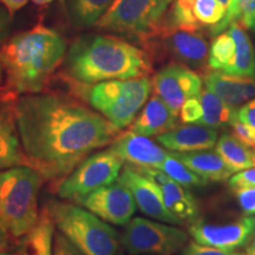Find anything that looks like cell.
<instances>
[{
  "label": "cell",
  "mask_w": 255,
  "mask_h": 255,
  "mask_svg": "<svg viewBox=\"0 0 255 255\" xmlns=\"http://www.w3.org/2000/svg\"><path fill=\"white\" fill-rule=\"evenodd\" d=\"M15 117L27 165L50 182H62L122 131L77 98L57 92L19 96Z\"/></svg>",
  "instance_id": "cell-1"
},
{
  "label": "cell",
  "mask_w": 255,
  "mask_h": 255,
  "mask_svg": "<svg viewBox=\"0 0 255 255\" xmlns=\"http://www.w3.org/2000/svg\"><path fill=\"white\" fill-rule=\"evenodd\" d=\"M65 56L64 38L41 23L8 37L0 45L5 90L17 96L44 92Z\"/></svg>",
  "instance_id": "cell-2"
},
{
  "label": "cell",
  "mask_w": 255,
  "mask_h": 255,
  "mask_svg": "<svg viewBox=\"0 0 255 255\" xmlns=\"http://www.w3.org/2000/svg\"><path fill=\"white\" fill-rule=\"evenodd\" d=\"M66 71L79 84L113 79L149 77L152 59L148 51L110 34L78 37L66 53Z\"/></svg>",
  "instance_id": "cell-3"
},
{
  "label": "cell",
  "mask_w": 255,
  "mask_h": 255,
  "mask_svg": "<svg viewBox=\"0 0 255 255\" xmlns=\"http://www.w3.org/2000/svg\"><path fill=\"white\" fill-rule=\"evenodd\" d=\"M44 178L28 165L1 171L0 231L9 241L20 240L39 219L38 197Z\"/></svg>",
  "instance_id": "cell-4"
},
{
  "label": "cell",
  "mask_w": 255,
  "mask_h": 255,
  "mask_svg": "<svg viewBox=\"0 0 255 255\" xmlns=\"http://www.w3.org/2000/svg\"><path fill=\"white\" fill-rule=\"evenodd\" d=\"M50 212L56 227L84 255H116L121 235L94 213L73 203H53Z\"/></svg>",
  "instance_id": "cell-5"
},
{
  "label": "cell",
  "mask_w": 255,
  "mask_h": 255,
  "mask_svg": "<svg viewBox=\"0 0 255 255\" xmlns=\"http://www.w3.org/2000/svg\"><path fill=\"white\" fill-rule=\"evenodd\" d=\"M152 90V79L139 77L101 82L78 90V94L84 96L92 109L122 130L135 121Z\"/></svg>",
  "instance_id": "cell-6"
},
{
  "label": "cell",
  "mask_w": 255,
  "mask_h": 255,
  "mask_svg": "<svg viewBox=\"0 0 255 255\" xmlns=\"http://www.w3.org/2000/svg\"><path fill=\"white\" fill-rule=\"evenodd\" d=\"M173 2L174 0H115L95 27L148 45Z\"/></svg>",
  "instance_id": "cell-7"
},
{
  "label": "cell",
  "mask_w": 255,
  "mask_h": 255,
  "mask_svg": "<svg viewBox=\"0 0 255 255\" xmlns=\"http://www.w3.org/2000/svg\"><path fill=\"white\" fill-rule=\"evenodd\" d=\"M124 159L113 146L88 156L57 186L60 199L81 205L82 201L119 180Z\"/></svg>",
  "instance_id": "cell-8"
},
{
  "label": "cell",
  "mask_w": 255,
  "mask_h": 255,
  "mask_svg": "<svg viewBox=\"0 0 255 255\" xmlns=\"http://www.w3.org/2000/svg\"><path fill=\"white\" fill-rule=\"evenodd\" d=\"M189 235L169 223L132 218L121 234V245L129 255H175L183 251Z\"/></svg>",
  "instance_id": "cell-9"
},
{
  "label": "cell",
  "mask_w": 255,
  "mask_h": 255,
  "mask_svg": "<svg viewBox=\"0 0 255 255\" xmlns=\"http://www.w3.org/2000/svg\"><path fill=\"white\" fill-rule=\"evenodd\" d=\"M156 40L161 43L164 52L175 62L194 71H205L208 65L209 45L205 31L171 26L163 20L149 44Z\"/></svg>",
  "instance_id": "cell-10"
},
{
  "label": "cell",
  "mask_w": 255,
  "mask_h": 255,
  "mask_svg": "<svg viewBox=\"0 0 255 255\" xmlns=\"http://www.w3.org/2000/svg\"><path fill=\"white\" fill-rule=\"evenodd\" d=\"M189 235L197 244L234 252L247 246L255 235V216H244L231 222H207L195 220Z\"/></svg>",
  "instance_id": "cell-11"
},
{
  "label": "cell",
  "mask_w": 255,
  "mask_h": 255,
  "mask_svg": "<svg viewBox=\"0 0 255 255\" xmlns=\"http://www.w3.org/2000/svg\"><path fill=\"white\" fill-rule=\"evenodd\" d=\"M152 89L165 104L180 116V110L189 98L202 92V79L197 73L178 63L159 69L152 78Z\"/></svg>",
  "instance_id": "cell-12"
},
{
  "label": "cell",
  "mask_w": 255,
  "mask_h": 255,
  "mask_svg": "<svg viewBox=\"0 0 255 255\" xmlns=\"http://www.w3.org/2000/svg\"><path fill=\"white\" fill-rule=\"evenodd\" d=\"M81 205L115 226H126L137 208L131 193L120 181L94 191Z\"/></svg>",
  "instance_id": "cell-13"
},
{
  "label": "cell",
  "mask_w": 255,
  "mask_h": 255,
  "mask_svg": "<svg viewBox=\"0 0 255 255\" xmlns=\"http://www.w3.org/2000/svg\"><path fill=\"white\" fill-rule=\"evenodd\" d=\"M119 181L131 193L136 207L143 214L169 225H182L183 222L175 218L165 207L163 194L158 184L136 173L130 165L123 168Z\"/></svg>",
  "instance_id": "cell-14"
},
{
  "label": "cell",
  "mask_w": 255,
  "mask_h": 255,
  "mask_svg": "<svg viewBox=\"0 0 255 255\" xmlns=\"http://www.w3.org/2000/svg\"><path fill=\"white\" fill-rule=\"evenodd\" d=\"M18 97L5 90V88L0 92V170L27 165L15 117V102Z\"/></svg>",
  "instance_id": "cell-15"
},
{
  "label": "cell",
  "mask_w": 255,
  "mask_h": 255,
  "mask_svg": "<svg viewBox=\"0 0 255 255\" xmlns=\"http://www.w3.org/2000/svg\"><path fill=\"white\" fill-rule=\"evenodd\" d=\"M111 144L114 150L130 165L157 168L170 154L148 136L139 135L131 130L121 132Z\"/></svg>",
  "instance_id": "cell-16"
},
{
  "label": "cell",
  "mask_w": 255,
  "mask_h": 255,
  "mask_svg": "<svg viewBox=\"0 0 255 255\" xmlns=\"http://www.w3.org/2000/svg\"><path fill=\"white\" fill-rule=\"evenodd\" d=\"M219 139L218 129L203 124L175 127L174 129L156 136V141L164 148L176 152L209 150Z\"/></svg>",
  "instance_id": "cell-17"
},
{
  "label": "cell",
  "mask_w": 255,
  "mask_h": 255,
  "mask_svg": "<svg viewBox=\"0 0 255 255\" xmlns=\"http://www.w3.org/2000/svg\"><path fill=\"white\" fill-rule=\"evenodd\" d=\"M205 84L209 91L232 108L255 98V76H235L210 70L205 72Z\"/></svg>",
  "instance_id": "cell-18"
},
{
  "label": "cell",
  "mask_w": 255,
  "mask_h": 255,
  "mask_svg": "<svg viewBox=\"0 0 255 255\" xmlns=\"http://www.w3.org/2000/svg\"><path fill=\"white\" fill-rule=\"evenodd\" d=\"M178 115L175 114L157 95L144 104L141 113L131 123L130 130L148 137L158 136L174 129L177 124Z\"/></svg>",
  "instance_id": "cell-19"
},
{
  "label": "cell",
  "mask_w": 255,
  "mask_h": 255,
  "mask_svg": "<svg viewBox=\"0 0 255 255\" xmlns=\"http://www.w3.org/2000/svg\"><path fill=\"white\" fill-rule=\"evenodd\" d=\"M55 226L49 207L40 210L36 225L20 239L19 255H53Z\"/></svg>",
  "instance_id": "cell-20"
},
{
  "label": "cell",
  "mask_w": 255,
  "mask_h": 255,
  "mask_svg": "<svg viewBox=\"0 0 255 255\" xmlns=\"http://www.w3.org/2000/svg\"><path fill=\"white\" fill-rule=\"evenodd\" d=\"M175 157L180 159L197 176L206 181L221 182L228 180L233 175L231 168L226 164L218 152L200 150L190 152H171Z\"/></svg>",
  "instance_id": "cell-21"
},
{
  "label": "cell",
  "mask_w": 255,
  "mask_h": 255,
  "mask_svg": "<svg viewBox=\"0 0 255 255\" xmlns=\"http://www.w3.org/2000/svg\"><path fill=\"white\" fill-rule=\"evenodd\" d=\"M163 194L164 205L175 218L184 222H194L199 216V205L195 197L186 187L168 178L159 186Z\"/></svg>",
  "instance_id": "cell-22"
},
{
  "label": "cell",
  "mask_w": 255,
  "mask_h": 255,
  "mask_svg": "<svg viewBox=\"0 0 255 255\" xmlns=\"http://www.w3.org/2000/svg\"><path fill=\"white\" fill-rule=\"evenodd\" d=\"M228 33L234 39L235 55L226 73L235 76H255V53L247 32L239 21H233L228 26Z\"/></svg>",
  "instance_id": "cell-23"
},
{
  "label": "cell",
  "mask_w": 255,
  "mask_h": 255,
  "mask_svg": "<svg viewBox=\"0 0 255 255\" xmlns=\"http://www.w3.org/2000/svg\"><path fill=\"white\" fill-rule=\"evenodd\" d=\"M215 148L233 173L255 167L254 150L232 133L225 132L219 137Z\"/></svg>",
  "instance_id": "cell-24"
},
{
  "label": "cell",
  "mask_w": 255,
  "mask_h": 255,
  "mask_svg": "<svg viewBox=\"0 0 255 255\" xmlns=\"http://www.w3.org/2000/svg\"><path fill=\"white\" fill-rule=\"evenodd\" d=\"M199 100L202 107V117L197 124H203L214 129L231 127V123L238 114L235 108L229 107L208 89L201 92Z\"/></svg>",
  "instance_id": "cell-25"
},
{
  "label": "cell",
  "mask_w": 255,
  "mask_h": 255,
  "mask_svg": "<svg viewBox=\"0 0 255 255\" xmlns=\"http://www.w3.org/2000/svg\"><path fill=\"white\" fill-rule=\"evenodd\" d=\"M115 0H69L72 23L77 27L96 26Z\"/></svg>",
  "instance_id": "cell-26"
},
{
  "label": "cell",
  "mask_w": 255,
  "mask_h": 255,
  "mask_svg": "<svg viewBox=\"0 0 255 255\" xmlns=\"http://www.w3.org/2000/svg\"><path fill=\"white\" fill-rule=\"evenodd\" d=\"M157 169L162 170L163 173L175 181V182L181 184L186 188H194V187H202L206 186L207 181L203 180L202 177L191 171L186 164L182 163L177 157L171 154H169L167 158L158 165Z\"/></svg>",
  "instance_id": "cell-27"
},
{
  "label": "cell",
  "mask_w": 255,
  "mask_h": 255,
  "mask_svg": "<svg viewBox=\"0 0 255 255\" xmlns=\"http://www.w3.org/2000/svg\"><path fill=\"white\" fill-rule=\"evenodd\" d=\"M235 55L234 39L228 33H220L213 40L209 47L208 68L210 70H219L226 71V69L231 65Z\"/></svg>",
  "instance_id": "cell-28"
},
{
  "label": "cell",
  "mask_w": 255,
  "mask_h": 255,
  "mask_svg": "<svg viewBox=\"0 0 255 255\" xmlns=\"http://www.w3.org/2000/svg\"><path fill=\"white\" fill-rule=\"evenodd\" d=\"M233 21H239L242 26L255 32V0H232L227 7V15L220 27V33Z\"/></svg>",
  "instance_id": "cell-29"
},
{
  "label": "cell",
  "mask_w": 255,
  "mask_h": 255,
  "mask_svg": "<svg viewBox=\"0 0 255 255\" xmlns=\"http://www.w3.org/2000/svg\"><path fill=\"white\" fill-rule=\"evenodd\" d=\"M232 189L242 212L250 216L255 215V187H234Z\"/></svg>",
  "instance_id": "cell-30"
},
{
  "label": "cell",
  "mask_w": 255,
  "mask_h": 255,
  "mask_svg": "<svg viewBox=\"0 0 255 255\" xmlns=\"http://www.w3.org/2000/svg\"><path fill=\"white\" fill-rule=\"evenodd\" d=\"M202 117V107L199 97L189 98L184 102L180 110V119L183 123L197 124Z\"/></svg>",
  "instance_id": "cell-31"
},
{
  "label": "cell",
  "mask_w": 255,
  "mask_h": 255,
  "mask_svg": "<svg viewBox=\"0 0 255 255\" xmlns=\"http://www.w3.org/2000/svg\"><path fill=\"white\" fill-rule=\"evenodd\" d=\"M182 255H247L242 252H229L223 251L220 248L205 246V245L197 244L196 241L188 242V245L184 247Z\"/></svg>",
  "instance_id": "cell-32"
},
{
  "label": "cell",
  "mask_w": 255,
  "mask_h": 255,
  "mask_svg": "<svg viewBox=\"0 0 255 255\" xmlns=\"http://www.w3.org/2000/svg\"><path fill=\"white\" fill-rule=\"evenodd\" d=\"M231 128L234 131L235 137H238L241 142H244L248 146H254L255 148V131L251 127H248L247 124L241 122L238 119V114L231 123Z\"/></svg>",
  "instance_id": "cell-33"
},
{
  "label": "cell",
  "mask_w": 255,
  "mask_h": 255,
  "mask_svg": "<svg viewBox=\"0 0 255 255\" xmlns=\"http://www.w3.org/2000/svg\"><path fill=\"white\" fill-rule=\"evenodd\" d=\"M229 187H255V167L245 169L232 176Z\"/></svg>",
  "instance_id": "cell-34"
},
{
  "label": "cell",
  "mask_w": 255,
  "mask_h": 255,
  "mask_svg": "<svg viewBox=\"0 0 255 255\" xmlns=\"http://www.w3.org/2000/svg\"><path fill=\"white\" fill-rule=\"evenodd\" d=\"M53 255H84L66 239L62 233L55 234V253Z\"/></svg>",
  "instance_id": "cell-35"
},
{
  "label": "cell",
  "mask_w": 255,
  "mask_h": 255,
  "mask_svg": "<svg viewBox=\"0 0 255 255\" xmlns=\"http://www.w3.org/2000/svg\"><path fill=\"white\" fill-rule=\"evenodd\" d=\"M238 119L255 131V98L248 101L238 110Z\"/></svg>",
  "instance_id": "cell-36"
},
{
  "label": "cell",
  "mask_w": 255,
  "mask_h": 255,
  "mask_svg": "<svg viewBox=\"0 0 255 255\" xmlns=\"http://www.w3.org/2000/svg\"><path fill=\"white\" fill-rule=\"evenodd\" d=\"M12 15L4 6L0 4V45L8 39L12 27Z\"/></svg>",
  "instance_id": "cell-37"
},
{
  "label": "cell",
  "mask_w": 255,
  "mask_h": 255,
  "mask_svg": "<svg viewBox=\"0 0 255 255\" xmlns=\"http://www.w3.org/2000/svg\"><path fill=\"white\" fill-rule=\"evenodd\" d=\"M28 0H0V4L9 12V14L13 17L15 12L23 8L25 5H27Z\"/></svg>",
  "instance_id": "cell-38"
},
{
  "label": "cell",
  "mask_w": 255,
  "mask_h": 255,
  "mask_svg": "<svg viewBox=\"0 0 255 255\" xmlns=\"http://www.w3.org/2000/svg\"><path fill=\"white\" fill-rule=\"evenodd\" d=\"M8 242H9V240L7 239V237H6L4 233L0 231V252L5 251L6 248H7Z\"/></svg>",
  "instance_id": "cell-39"
},
{
  "label": "cell",
  "mask_w": 255,
  "mask_h": 255,
  "mask_svg": "<svg viewBox=\"0 0 255 255\" xmlns=\"http://www.w3.org/2000/svg\"><path fill=\"white\" fill-rule=\"evenodd\" d=\"M246 254L247 255H255V237L252 239L251 244L247 246Z\"/></svg>",
  "instance_id": "cell-40"
},
{
  "label": "cell",
  "mask_w": 255,
  "mask_h": 255,
  "mask_svg": "<svg viewBox=\"0 0 255 255\" xmlns=\"http://www.w3.org/2000/svg\"><path fill=\"white\" fill-rule=\"evenodd\" d=\"M5 85V77H4V71H2V66L0 64V92L2 91Z\"/></svg>",
  "instance_id": "cell-41"
},
{
  "label": "cell",
  "mask_w": 255,
  "mask_h": 255,
  "mask_svg": "<svg viewBox=\"0 0 255 255\" xmlns=\"http://www.w3.org/2000/svg\"><path fill=\"white\" fill-rule=\"evenodd\" d=\"M32 1L34 2L36 5H39V6H45V5H49L51 2L53 1V0H32Z\"/></svg>",
  "instance_id": "cell-42"
},
{
  "label": "cell",
  "mask_w": 255,
  "mask_h": 255,
  "mask_svg": "<svg viewBox=\"0 0 255 255\" xmlns=\"http://www.w3.org/2000/svg\"><path fill=\"white\" fill-rule=\"evenodd\" d=\"M0 255H19V254H14V253H9V252L1 251V252H0Z\"/></svg>",
  "instance_id": "cell-43"
},
{
  "label": "cell",
  "mask_w": 255,
  "mask_h": 255,
  "mask_svg": "<svg viewBox=\"0 0 255 255\" xmlns=\"http://www.w3.org/2000/svg\"><path fill=\"white\" fill-rule=\"evenodd\" d=\"M220 1L223 2V4H225V5L227 6V7H228V5L231 4V1H232V0H220Z\"/></svg>",
  "instance_id": "cell-44"
},
{
  "label": "cell",
  "mask_w": 255,
  "mask_h": 255,
  "mask_svg": "<svg viewBox=\"0 0 255 255\" xmlns=\"http://www.w3.org/2000/svg\"><path fill=\"white\" fill-rule=\"evenodd\" d=\"M116 255H126V254H124V252H123V251H120L119 253H117Z\"/></svg>",
  "instance_id": "cell-45"
},
{
  "label": "cell",
  "mask_w": 255,
  "mask_h": 255,
  "mask_svg": "<svg viewBox=\"0 0 255 255\" xmlns=\"http://www.w3.org/2000/svg\"><path fill=\"white\" fill-rule=\"evenodd\" d=\"M0 177H1V170H0Z\"/></svg>",
  "instance_id": "cell-46"
},
{
  "label": "cell",
  "mask_w": 255,
  "mask_h": 255,
  "mask_svg": "<svg viewBox=\"0 0 255 255\" xmlns=\"http://www.w3.org/2000/svg\"><path fill=\"white\" fill-rule=\"evenodd\" d=\"M254 155H255V149H254Z\"/></svg>",
  "instance_id": "cell-47"
}]
</instances>
